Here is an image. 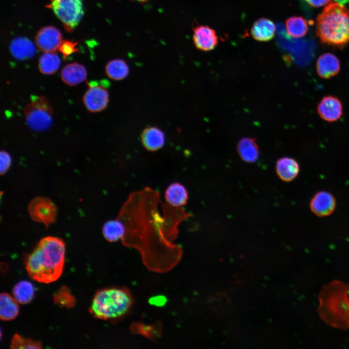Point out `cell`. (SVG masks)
Wrapping results in <instances>:
<instances>
[{
	"mask_svg": "<svg viewBox=\"0 0 349 349\" xmlns=\"http://www.w3.org/2000/svg\"><path fill=\"white\" fill-rule=\"evenodd\" d=\"M82 100L89 111L100 112L107 107L109 101V94L105 87L92 85L84 94Z\"/></svg>",
	"mask_w": 349,
	"mask_h": 349,
	"instance_id": "7",
	"label": "cell"
},
{
	"mask_svg": "<svg viewBox=\"0 0 349 349\" xmlns=\"http://www.w3.org/2000/svg\"><path fill=\"white\" fill-rule=\"evenodd\" d=\"M62 41L60 32L51 26L41 29L35 36L36 46L44 52H54L59 48Z\"/></svg>",
	"mask_w": 349,
	"mask_h": 349,
	"instance_id": "8",
	"label": "cell"
},
{
	"mask_svg": "<svg viewBox=\"0 0 349 349\" xmlns=\"http://www.w3.org/2000/svg\"><path fill=\"white\" fill-rule=\"evenodd\" d=\"M308 4L314 7H319L333 1L332 0H305Z\"/></svg>",
	"mask_w": 349,
	"mask_h": 349,
	"instance_id": "30",
	"label": "cell"
},
{
	"mask_svg": "<svg viewBox=\"0 0 349 349\" xmlns=\"http://www.w3.org/2000/svg\"><path fill=\"white\" fill-rule=\"evenodd\" d=\"M0 174H5L9 169L12 162L10 155L6 151L1 150L0 153Z\"/></svg>",
	"mask_w": 349,
	"mask_h": 349,
	"instance_id": "29",
	"label": "cell"
},
{
	"mask_svg": "<svg viewBox=\"0 0 349 349\" xmlns=\"http://www.w3.org/2000/svg\"><path fill=\"white\" fill-rule=\"evenodd\" d=\"M288 34L294 38L304 36L308 29L306 20L301 16H293L286 20Z\"/></svg>",
	"mask_w": 349,
	"mask_h": 349,
	"instance_id": "25",
	"label": "cell"
},
{
	"mask_svg": "<svg viewBox=\"0 0 349 349\" xmlns=\"http://www.w3.org/2000/svg\"><path fill=\"white\" fill-rule=\"evenodd\" d=\"M63 81L69 86L77 85L84 81L87 77V71L82 65L73 63L66 65L61 72Z\"/></svg>",
	"mask_w": 349,
	"mask_h": 349,
	"instance_id": "14",
	"label": "cell"
},
{
	"mask_svg": "<svg viewBox=\"0 0 349 349\" xmlns=\"http://www.w3.org/2000/svg\"><path fill=\"white\" fill-rule=\"evenodd\" d=\"M336 201L330 192L320 191L312 198L310 207L312 212L318 217H325L331 215L334 210Z\"/></svg>",
	"mask_w": 349,
	"mask_h": 349,
	"instance_id": "10",
	"label": "cell"
},
{
	"mask_svg": "<svg viewBox=\"0 0 349 349\" xmlns=\"http://www.w3.org/2000/svg\"><path fill=\"white\" fill-rule=\"evenodd\" d=\"M139 2H144L146 1H147L148 0H134Z\"/></svg>",
	"mask_w": 349,
	"mask_h": 349,
	"instance_id": "32",
	"label": "cell"
},
{
	"mask_svg": "<svg viewBox=\"0 0 349 349\" xmlns=\"http://www.w3.org/2000/svg\"><path fill=\"white\" fill-rule=\"evenodd\" d=\"M77 45V43L74 42L69 41H62L59 49L64 58L66 59L70 55L78 51V49L76 48Z\"/></svg>",
	"mask_w": 349,
	"mask_h": 349,
	"instance_id": "28",
	"label": "cell"
},
{
	"mask_svg": "<svg viewBox=\"0 0 349 349\" xmlns=\"http://www.w3.org/2000/svg\"><path fill=\"white\" fill-rule=\"evenodd\" d=\"M336 2L343 6L349 5V0H334Z\"/></svg>",
	"mask_w": 349,
	"mask_h": 349,
	"instance_id": "31",
	"label": "cell"
},
{
	"mask_svg": "<svg viewBox=\"0 0 349 349\" xmlns=\"http://www.w3.org/2000/svg\"><path fill=\"white\" fill-rule=\"evenodd\" d=\"M317 110L322 119L330 122L337 121L343 113L341 101L337 97L332 95L323 97L318 104Z\"/></svg>",
	"mask_w": 349,
	"mask_h": 349,
	"instance_id": "9",
	"label": "cell"
},
{
	"mask_svg": "<svg viewBox=\"0 0 349 349\" xmlns=\"http://www.w3.org/2000/svg\"><path fill=\"white\" fill-rule=\"evenodd\" d=\"M193 40L195 47L203 51L213 49L218 44L215 31L206 26H198L193 29Z\"/></svg>",
	"mask_w": 349,
	"mask_h": 349,
	"instance_id": "11",
	"label": "cell"
},
{
	"mask_svg": "<svg viewBox=\"0 0 349 349\" xmlns=\"http://www.w3.org/2000/svg\"><path fill=\"white\" fill-rule=\"evenodd\" d=\"M166 202L173 207H179L186 204L188 193L185 187L181 184L174 182L170 184L165 192Z\"/></svg>",
	"mask_w": 349,
	"mask_h": 349,
	"instance_id": "17",
	"label": "cell"
},
{
	"mask_svg": "<svg viewBox=\"0 0 349 349\" xmlns=\"http://www.w3.org/2000/svg\"><path fill=\"white\" fill-rule=\"evenodd\" d=\"M11 349H41L42 344L39 341H36L15 334L11 341Z\"/></svg>",
	"mask_w": 349,
	"mask_h": 349,
	"instance_id": "27",
	"label": "cell"
},
{
	"mask_svg": "<svg viewBox=\"0 0 349 349\" xmlns=\"http://www.w3.org/2000/svg\"><path fill=\"white\" fill-rule=\"evenodd\" d=\"M10 50L13 57L18 60L31 58L36 53L34 45L29 39L22 37H16L12 41Z\"/></svg>",
	"mask_w": 349,
	"mask_h": 349,
	"instance_id": "15",
	"label": "cell"
},
{
	"mask_svg": "<svg viewBox=\"0 0 349 349\" xmlns=\"http://www.w3.org/2000/svg\"><path fill=\"white\" fill-rule=\"evenodd\" d=\"M18 302L14 297L6 293L0 296V318L4 321L14 319L18 314Z\"/></svg>",
	"mask_w": 349,
	"mask_h": 349,
	"instance_id": "20",
	"label": "cell"
},
{
	"mask_svg": "<svg viewBox=\"0 0 349 349\" xmlns=\"http://www.w3.org/2000/svg\"><path fill=\"white\" fill-rule=\"evenodd\" d=\"M65 250V243L61 238L51 236L42 238L25 261L30 277L47 284L57 280L63 272Z\"/></svg>",
	"mask_w": 349,
	"mask_h": 349,
	"instance_id": "1",
	"label": "cell"
},
{
	"mask_svg": "<svg viewBox=\"0 0 349 349\" xmlns=\"http://www.w3.org/2000/svg\"><path fill=\"white\" fill-rule=\"evenodd\" d=\"M126 228L120 219L106 222L102 227V234L106 240L115 242L122 239L125 235Z\"/></svg>",
	"mask_w": 349,
	"mask_h": 349,
	"instance_id": "21",
	"label": "cell"
},
{
	"mask_svg": "<svg viewBox=\"0 0 349 349\" xmlns=\"http://www.w3.org/2000/svg\"><path fill=\"white\" fill-rule=\"evenodd\" d=\"M28 210L33 221L43 223L46 227L55 221L58 212L55 204L45 197L32 199L28 206Z\"/></svg>",
	"mask_w": 349,
	"mask_h": 349,
	"instance_id": "6",
	"label": "cell"
},
{
	"mask_svg": "<svg viewBox=\"0 0 349 349\" xmlns=\"http://www.w3.org/2000/svg\"><path fill=\"white\" fill-rule=\"evenodd\" d=\"M300 167L298 162L289 157L279 159L276 163V172L279 177L284 181L290 182L298 175Z\"/></svg>",
	"mask_w": 349,
	"mask_h": 349,
	"instance_id": "16",
	"label": "cell"
},
{
	"mask_svg": "<svg viewBox=\"0 0 349 349\" xmlns=\"http://www.w3.org/2000/svg\"><path fill=\"white\" fill-rule=\"evenodd\" d=\"M54 302L62 307L70 308L76 303V300L70 289L65 286H62L54 295Z\"/></svg>",
	"mask_w": 349,
	"mask_h": 349,
	"instance_id": "26",
	"label": "cell"
},
{
	"mask_svg": "<svg viewBox=\"0 0 349 349\" xmlns=\"http://www.w3.org/2000/svg\"><path fill=\"white\" fill-rule=\"evenodd\" d=\"M141 139L143 147L148 151H155L162 148L165 143V135L159 128L152 126L142 131Z\"/></svg>",
	"mask_w": 349,
	"mask_h": 349,
	"instance_id": "12",
	"label": "cell"
},
{
	"mask_svg": "<svg viewBox=\"0 0 349 349\" xmlns=\"http://www.w3.org/2000/svg\"><path fill=\"white\" fill-rule=\"evenodd\" d=\"M61 60L54 52H45L39 60L38 68L40 72L45 75H51L59 68Z\"/></svg>",
	"mask_w": 349,
	"mask_h": 349,
	"instance_id": "23",
	"label": "cell"
},
{
	"mask_svg": "<svg viewBox=\"0 0 349 349\" xmlns=\"http://www.w3.org/2000/svg\"><path fill=\"white\" fill-rule=\"evenodd\" d=\"M275 32V26L270 20L262 18L257 20L251 29L253 37L259 41H268L272 39Z\"/></svg>",
	"mask_w": 349,
	"mask_h": 349,
	"instance_id": "18",
	"label": "cell"
},
{
	"mask_svg": "<svg viewBox=\"0 0 349 349\" xmlns=\"http://www.w3.org/2000/svg\"><path fill=\"white\" fill-rule=\"evenodd\" d=\"M237 151L240 158L246 162H254L259 158L258 147L253 138L241 139L238 143Z\"/></svg>",
	"mask_w": 349,
	"mask_h": 349,
	"instance_id": "19",
	"label": "cell"
},
{
	"mask_svg": "<svg viewBox=\"0 0 349 349\" xmlns=\"http://www.w3.org/2000/svg\"><path fill=\"white\" fill-rule=\"evenodd\" d=\"M133 299L128 290L124 287H111L98 291L89 308L95 318L112 320L126 315L131 308Z\"/></svg>",
	"mask_w": 349,
	"mask_h": 349,
	"instance_id": "3",
	"label": "cell"
},
{
	"mask_svg": "<svg viewBox=\"0 0 349 349\" xmlns=\"http://www.w3.org/2000/svg\"><path fill=\"white\" fill-rule=\"evenodd\" d=\"M24 114L30 128L35 131H43L52 124L53 108L45 97L35 96L25 107Z\"/></svg>",
	"mask_w": 349,
	"mask_h": 349,
	"instance_id": "4",
	"label": "cell"
},
{
	"mask_svg": "<svg viewBox=\"0 0 349 349\" xmlns=\"http://www.w3.org/2000/svg\"><path fill=\"white\" fill-rule=\"evenodd\" d=\"M340 69V64L338 59L331 53L321 55L317 60V72L321 78H331L337 75Z\"/></svg>",
	"mask_w": 349,
	"mask_h": 349,
	"instance_id": "13",
	"label": "cell"
},
{
	"mask_svg": "<svg viewBox=\"0 0 349 349\" xmlns=\"http://www.w3.org/2000/svg\"><path fill=\"white\" fill-rule=\"evenodd\" d=\"M34 288L29 281H21L14 287L12 293L16 300L21 304H26L32 299Z\"/></svg>",
	"mask_w": 349,
	"mask_h": 349,
	"instance_id": "24",
	"label": "cell"
},
{
	"mask_svg": "<svg viewBox=\"0 0 349 349\" xmlns=\"http://www.w3.org/2000/svg\"><path fill=\"white\" fill-rule=\"evenodd\" d=\"M48 6L52 9L67 31H73L83 15L82 0H51Z\"/></svg>",
	"mask_w": 349,
	"mask_h": 349,
	"instance_id": "5",
	"label": "cell"
},
{
	"mask_svg": "<svg viewBox=\"0 0 349 349\" xmlns=\"http://www.w3.org/2000/svg\"><path fill=\"white\" fill-rule=\"evenodd\" d=\"M129 68L127 63L123 60L116 59L109 62L105 67L106 75L110 79L120 80L128 75Z\"/></svg>",
	"mask_w": 349,
	"mask_h": 349,
	"instance_id": "22",
	"label": "cell"
},
{
	"mask_svg": "<svg viewBox=\"0 0 349 349\" xmlns=\"http://www.w3.org/2000/svg\"><path fill=\"white\" fill-rule=\"evenodd\" d=\"M317 35L324 44L343 47L349 43V10L338 3L327 5L318 16Z\"/></svg>",
	"mask_w": 349,
	"mask_h": 349,
	"instance_id": "2",
	"label": "cell"
}]
</instances>
